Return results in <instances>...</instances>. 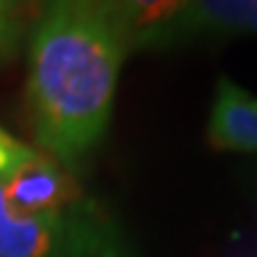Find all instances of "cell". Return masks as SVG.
<instances>
[{
    "mask_svg": "<svg viewBox=\"0 0 257 257\" xmlns=\"http://www.w3.org/2000/svg\"><path fill=\"white\" fill-rule=\"evenodd\" d=\"M126 55V34L112 3H50L31 27L29 119L46 157L69 174L107 134Z\"/></svg>",
    "mask_w": 257,
    "mask_h": 257,
    "instance_id": "1",
    "label": "cell"
},
{
    "mask_svg": "<svg viewBox=\"0 0 257 257\" xmlns=\"http://www.w3.org/2000/svg\"><path fill=\"white\" fill-rule=\"evenodd\" d=\"M131 50H172L257 34V0L112 3Z\"/></svg>",
    "mask_w": 257,
    "mask_h": 257,
    "instance_id": "2",
    "label": "cell"
},
{
    "mask_svg": "<svg viewBox=\"0 0 257 257\" xmlns=\"http://www.w3.org/2000/svg\"><path fill=\"white\" fill-rule=\"evenodd\" d=\"M64 257H141L117 214L98 198L79 195L62 212Z\"/></svg>",
    "mask_w": 257,
    "mask_h": 257,
    "instance_id": "3",
    "label": "cell"
},
{
    "mask_svg": "<svg viewBox=\"0 0 257 257\" xmlns=\"http://www.w3.org/2000/svg\"><path fill=\"white\" fill-rule=\"evenodd\" d=\"M5 200L19 214H62L81 193L76 191L72 174L38 153L34 160L17 167L0 181Z\"/></svg>",
    "mask_w": 257,
    "mask_h": 257,
    "instance_id": "4",
    "label": "cell"
},
{
    "mask_svg": "<svg viewBox=\"0 0 257 257\" xmlns=\"http://www.w3.org/2000/svg\"><path fill=\"white\" fill-rule=\"evenodd\" d=\"M207 143L224 153L257 155V98L226 76L214 88Z\"/></svg>",
    "mask_w": 257,
    "mask_h": 257,
    "instance_id": "5",
    "label": "cell"
},
{
    "mask_svg": "<svg viewBox=\"0 0 257 257\" xmlns=\"http://www.w3.org/2000/svg\"><path fill=\"white\" fill-rule=\"evenodd\" d=\"M0 257H64L62 214H19L0 184Z\"/></svg>",
    "mask_w": 257,
    "mask_h": 257,
    "instance_id": "6",
    "label": "cell"
},
{
    "mask_svg": "<svg viewBox=\"0 0 257 257\" xmlns=\"http://www.w3.org/2000/svg\"><path fill=\"white\" fill-rule=\"evenodd\" d=\"M29 27H34L27 5L0 0V64L17 57L27 41Z\"/></svg>",
    "mask_w": 257,
    "mask_h": 257,
    "instance_id": "7",
    "label": "cell"
},
{
    "mask_svg": "<svg viewBox=\"0 0 257 257\" xmlns=\"http://www.w3.org/2000/svg\"><path fill=\"white\" fill-rule=\"evenodd\" d=\"M38 155V150L24 146L22 141L8 134L5 128L0 126V181H5L17 167H22L24 162L34 160Z\"/></svg>",
    "mask_w": 257,
    "mask_h": 257,
    "instance_id": "8",
    "label": "cell"
},
{
    "mask_svg": "<svg viewBox=\"0 0 257 257\" xmlns=\"http://www.w3.org/2000/svg\"><path fill=\"white\" fill-rule=\"evenodd\" d=\"M221 257H257V236L255 233L236 236L221 252Z\"/></svg>",
    "mask_w": 257,
    "mask_h": 257,
    "instance_id": "9",
    "label": "cell"
},
{
    "mask_svg": "<svg viewBox=\"0 0 257 257\" xmlns=\"http://www.w3.org/2000/svg\"><path fill=\"white\" fill-rule=\"evenodd\" d=\"M252 207H255V217H257V176H255V184H252Z\"/></svg>",
    "mask_w": 257,
    "mask_h": 257,
    "instance_id": "10",
    "label": "cell"
}]
</instances>
